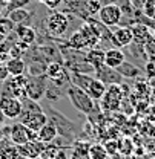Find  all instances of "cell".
Listing matches in <instances>:
<instances>
[{"instance_id": "1", "label": "cell", "mask_w": 155, "mask_h": 159, "mask_svg": "<svg viewBox=\"0 0 155 159\" xmlns=\"http://www.w3.org/2000/svg\"><path fill=\"white\" fill-rule=\"evenodd\" d=\"M66 93H68V98L71 101V104L77 109L78 112H81L85 115L92 113V110H94V99L88 95L86 90H83V89H80V87L69 83Z\"/></svg>"}, {"instance_id": "2", "label": "cell", "mask_w": 155, "mask_h": 159, "mask_svg": "<svg viewBox=\"0 0 155 159\" xmlns=\"http://www.w3.org/2000/svg\"><path fill=\"white\" fill-rule=\"evenodd\" d=\"M123 98H124V87H123V84H109L106 87L104 95L100 99L101 109L104 112H115V110L120 109Z\"/></svg>"}, {"instance_id": "3", "label": "cell", "mask_w": 155, "mask_h": 159, "mask_svg": "<svg viewBox=\"0 0 155 159\" xmlns=\"http://www.w3.org/2000/svg\"><path fill=\"white\" fill-rule=\"evenodd\" d=\"M46 29L48 32L56 37V39H60V37H65V34L68 32V28H69V20H68V16L61 11H52L48 14L46 17Z\"/></svg>"}, {"instance_id": "4", "label": "cell", "mask_w": 155, "mask_h": 159, "mask_svg": "<svg viewBox=\"0 0 155 159\" xmlns=\"http://www.w3.org/2000/svg\"><path fill=\"white\" fill-rule=\"evenodd\" d=\"M98 20L101 21L103 26L106 28H114L117 26L120 21H121V17H123V11L121 8L115 5V3H108V5H103L100 8L97 14Z\"/></svg>"}, {"instance_id": "5", "label": "cell", "mask_w": 155, "mask_h": 159, "mask_svg": "<svg viewBox=\"0 0 155 159\" xmlns=\"http://www.w3.org/2000/svg\"><path fill=\"white\" fill-rule=\"evenodd\" d=\"M8 138L12 144L20 145V144H25L28 141H36L37 139V132L28 129L25 124L22 122H16L9 127V132H8Z\"/></svg>"}, {"instance_id": "6", "label": "cell", "mask_w": 155, "mask_h": 159, "mask_svg": "<svg viewBox=\"0 0 155 159\" xmlns=\"http://www.w3.org/2000/svg\"><path fill=\"white\" fill-rule=\"evenodd\" d=\"M22 99L11 97V95H2L0 97V110L6 119H16L22 113Z\"/></svg>"}, {"instance_id": "7", "label": "cell", "mask_w": 155, "mask_h": 159, "mask_svg": "<svg viewBox=\"0 0 155 159\" xmlns=\"http://www.w3.org/2000/svg\"><path fill=\"white\" fill-rule=\"evenodd\" d=\"M6 83V90L9 92L11 97H16L19 99L26 98V84H28V77L23 75H9L8 78L5 80Z\"/></svg>"}, {"instance_id": "8", "label": "cell", "mask_w": 155, "mask_h": 159, "mask_svg": "<svg viewBox=\"0 0 155 159\" xmlns=\"http://www.w3.org/2000/svg\"><path fill=\"white\" fill-rule=\"evenodd\" d=\"M46 77L45 75H32L31 78H28V84H26V97L34 101H39L43 98L45 92H46Z\"/></svg>"}, {"instance_id": "9", "label": "cell", "mask_w": 155, "mask_h": 159, "mask_svg": "<svg viewBox=\"0 0 155 159\" xmlns=\"http://www.w3.org/2000/svg\"><path fill=\"white\" fill-rule=\"evenodd\" d=\"M109 39L115 48H128L134 41L132 29L131 26H114V31L109 35Z\"/></svg>"}, {"instance_id": "10", "label": "cell", "mask_w": 155, "mask_h": 159, "mask_svg": "<svg viewBox=\"0 0 155 159\" xmlns=\"http://www.w3.org/2000/svg\"><path fill=\"white\" fill-rule=\"evenodd\" d=\"M94 72H95V78H98L100 81H103L106 86H109V84H120V81L123 78V77L118 74L117 69H112V67H109V66H106V64L100 66Z\"/></svg>"}, {"instance_id": "11", "label": "cell", "mask_w": 155, "mask_h": 159, "mask_svg": "<svg viewBox=\"0 0 155 159\" xmlns=\"http://www.w3.org/2000/svg\"><path fill=\"white\" fill-rule=\"evenodd\" d=\"M46 77L54 81L56 84H60L63 80H69V74L66 72V67L58 63V61H51L48 66H46ZM71 81V80H69Z\"/></svg>"}, {"instance_id": "12", "label": "cell", "mask_w": 155, "mask_h": 159, "mask_svg": "<svg viewBox=\"0 0 155 159\" xmlns=\"http://www.w3.org/2000/svg\"><path fill=\"white\" fill-rule=\"evenodd\" d=\"M43 145H45V142H41V141H39V139H36V141H28V142H25V144L17 145L20 159L40 156V152H41Z\"/></svg>"}, {"instance_id": "13", "label": "cell", "mask_w": 155, "mask_h": 159, "mask_svg": "<svg viewBox=\"0 0 155 159\" xmlns=\"http://www.w3.org/2000/svg\"><path fill=\"white\" fill-rule=\"evenodd\" d=\"M126 61V54L120 49V48H111L108 51H104V64L112 67V69H117L121 63Z\"/></svg>"}, {"instance_id": "14", "label": "cell", "mask_w": 155, "mask_h": 159, "mask_svg": "<svg viewBox=\"0 0 155 159\" xmlns=\"http://www.w3.org/2000/svg\"><path fill=\"white\" fill-rule=\"evenodd\" d=\"M58 136V127L54 121H48L39 132H37V139L48 144V142H52L54 139Z\"/></svg>"}, {"instance_id": "15", "label": "cell", "mask_w": 155, "mask_h": 159, "mask_svg": "<svg viewBox=\"0 0 155 159\" xmlns=\"http://www.w3.org/2000/svg\"><path fill=\"white\" fill-rule=\"evenodd\" d=\"M132 29V35H134V41L132 43H137L138 46H143L148 39L152 35V31L149 29L148 25H143V23H134V26H131Z\"/></svg>"}, {"instance_id": "16", "label": "cell", "mask_w": 155, "mask_h": 159, "mask_svg": "<svg viewBox=\"0 0 155 159\" xmlns=\"http://www.w3.org/2000/svg\"><path fill=\"white\" fill-rule=\"evenodd\" d=\"M85 60H86V63L89 64V67H91L92 70H95L100 66L104 64V51H103V49H98L97 46H95V48H92V49H89V51L86 52Z\"/></svg>"}, {"instance_id": "17", "label": "cell", "mask_w": 155, "mask_h": 159, "mask_svg": "<svg viewBox=\"0 0 155 159\" xmlns=\"http://www.w3.org/2000/svg\"><path fill=\"white\" fill-rule=\"evenodd\" d=\"M16 35H17V40L25 43V44H32L36 39H37V32L34 28L28 26V25H19L16 28Z\"/></svg>"}, {"instance_id": "18", "label": "cell", "mask_w": 155, "mask_h": 159, "mask_svg": "<svg viewBox=\"0 0 155 159\" xmlns=\"http://www.w3.org/2000/svg\"><path fill=\"white\" fill-rule=\"evenodd\" d=\"M106 87H108V86H106L103 81H100L98 78L94 77V78L91 80V83H89L86 92H88V95L94 99V101H100L101 97L104 95V92H106Z\"/></svg>"}, {"instance_id": "19", "label": "cell", "mask_w": 155, "mask_h": 159, "mask_svg": "<svg viewBox=\"0 0 155 159\" xmlns=\"http://www.w3.org/2000/svg\"><path fill=\"white\" fill-rule=\"evenodd\" d=\"M89 142L88 141H75L69 159H91L89 158Z\"/></svg>"}, {"instance_id": "20", "label": "cell", "mask_w": 155, "mask_h": 159, "mask_svg": "<svg viewBox=\"0 0 155 159\" xmlns=\"http://www.w3.org/2000/svg\"><path fill=\"white\" fill-rule=\"evenodd\" d=\"M6 69H8V74L16 77V75H23L25 70H26V63L22 60V57L19 58H8L6 60Z\"/></svg>"}, {"instance_id": "21", "label": "cell", "mask_w": 155, "mask_h": 159, "mask_svg": "<svg viewBox=\"0 0 155 159\" xmlns=\"http://www.w3.org/2000/svg\"><path fill=\"white\" fill-rule=\"evenodd\" d=\"M65 150H61V147L57 144H52V142H48L43 145L41 152H40V158L41 159H60L61 153Z\"/></svg>"}, {"instance_id": "22", "label": "cell", "mask_w": 155, "mask_h": 159, "mask_svg": "<svg viewBox=\"0 0 155 159\" xmlns=\"http://www.w3.org/2000/svg\"><path fill=\"white\" fill-rule=\"evenodd\" d=\"M117 70H118V74H120L121 77H128V78H137V77L141 74V70L137 67L135 64H132V63H129V61L121 63V64L117 67Z\"/></svg>"}, {"instance_id": "23", "label": "cell", "mask_w": 155, "mask_h": 159, "mask_svg": "<svg viewBox=\"0 0 155 159\" xmlns=\"http://www.w3.org/2000/svg\"><path fill=\"white\" fill-rule=\"evenodd\" d=\"M81 8H83V17H94L97 16L101 5L100 0H81Z\"/></svg>"}, {"instance_id": "24", "label": "cell", "mask_w": 155, "mask_h": 159, "mask_svg": "<svg viewBox=\"0 0 155 159\" xmlns=\"http://www.w3.org/2000/svg\"><path fill=\"white\" fill-rule=\"evenodd\" d=\"M92 78H94V77H89V75L81 74V72H71V74H69L71 84L77 86V87L83 89V90H86V89H88V86H89V83H91V80Z\"/></svg>"}, {"instance_id": "25", "label": "cell", "mask_w": 155, "mask_h": 159, "mask_svg": "<svg viewBox=\"0 0 155 159\" xmlns=\"http://www.w3.org/2000/svg\"><path fill=\"white\" fill-rule=\"evenodd\" d=\"M0 159H20L17 145L12 144V142L5 144V145L0 148Z\"/></svg>"}, {"instance_id": "26", "label": "cell", "mask_w": 155, "mask_h": 159, "mask_svg": "<svg viewBox=\"0 0 155 159\" xmlns=\"http://www.w3.org/2000/svg\"><path fill=\"white\" fill-rule=\"evenodd\" d=\"M29 11L23 9V8H19V9H12L11 12H8V17L11 19V21L14 25H25L26 19L29 17Z\"/></svg>"}, {"instance_id": "27", "label": "cell", "mask_w": 155, "mask_h": 159, "mask_svg": "<svg viewBox=\"0 0 155 159\" xmlns=\"http://www.w3.org/2000/svg\"><path fill=\"white\" fill-rule=\"evenodd\" d=\"M108 156L109 155L104 148V144L95 142L89 145V158L91 159H108Z\"/></svg>"}, {"instance_id": "28", "label": "cell", "mask_w": 155, "mask_h": 159, "mask_svg": "<svg viewBox=\"0 0 155 159\" xmlns=\"http://www.w3.org/2000/svg\"><path fill=\"white\" fill-rule=\"evenodd\" d=\"M14 29V23L11 21L9 17L0 19V39H5L6 35H9Z\"/></svg>"}, {"instance_id": "29", "label": "cell", "mask_w": 155, "mask_h": 159, "mask_svg": "<svg viewBox=\"0 0 155 159\" xmlns=\"http://www.w3.org/2000/svg\"><path fill=\"white\" fill-rule=\"evenodd\" d=\"M141 12L151 20H155V0H144Z\"/></svg>"}, {"instance_id": "30", "label": "cell", "mask_w": 155, "mask_h": 159, "mask_svg": "<svg viewBox=\"0 0 155 159\" xmlns=\"http://www.w3.org/2000/svg\"><path fill=\"white\" fill-rule=\"evenodd\" d=\"M143 49H144V52L149 55V57H152L155 55V35H151L148 41L143 44Z\"/></svg>"}, {"instance_id": "31", "label": "cell", "mask_w": 155, "mask_h": 159, "mask_svg": "<svg viewBox=\"0 0 155 159\" xmlns=\"http://www.w3.org/2000/svg\"><path fill=\"white\" fill-rule=\"evenodd\" d=\"M144 70H146V74H148L149 78H155V55L148 58L146 66H144Z\"/></svg>"}, {"instance_id": "32", "label": "cell", "mask_w": 155, "mask_h": 159, "mask_svg": "<svg viewBox=\"0 0 155 159\" xmlns=\"http://www.w3.org/2000/svg\"><path fill=\"white\" fill-rule=\"evenodd\" d=\"M31 0H11L9 3H8V11L11 12L12 9H19V8H25L28 3H29Z\"/></svg>"}, {"instance_id": "33", "label": "cell", "mask_w": 155, "mask_h": 159, "mask_svg": "<svg viewBox=\"0 0 155 159\" xmlns=\"http://www.w3.org/2000/svg\"><path fill=\"white\" fill-rule=\"evenodd\" d=\"M104 148H106L108 155H117V153H118V142L109 139V141L104 144Z\"/></svg>"}, {"instance_id": "34", "label": "cell", "mask_w": 155, "mask_h": 159, "mask_svg": "<svg viewBox=\"0 0 155 159\" xmlns=\"http://www.w3.org/2000/svg\"><path fill=\"white\" fill-rule=\"evenodd\" d=\"M43 3H45L49 9H57L58 6L61 5V0H45Z\"/></svg>"}, {"instance_id": "35", "label": "cell", "mask_w": 155, "mask_h": 159, "mask_svg": "<svg viewBox=\"0 0 155 159\" xmlns=\"http://www.w3.org/2000/svg\"><path fill=\"white\" fill-rule=\"evenodd\" d=\"M9 77V74H8V69H6V64L3 63H0V81H5V80Z\"/></svg>"}, {"instance_id": "36", "label": "cell", "mask_w": 155, "mask_h": 159, "mask_svg": "<svg viewBox=\"0 0 155 159\" xmlns=\"http://www.w3.org/2000/svg\"><path fill=\"white\" fill-rule=\"evenodd\" d=\"M146 150L149 152V153H155V135L152 139H149L148 142H146Z\"/></svg>"}, {"instance_id": "37", "label": "cell", "mask_w": 155, "mask_h": 159, "mask_svg": "<svg viewBox=\"0 0 155 159\" xmlns=\"http://www.w3.org/2000/svg\"><path fill=\"white\" fill-rule=\"evenodd\" d=\"M5 115H3V113H2V110H0V127H2V125H3V122H5Z\"/></svg>"}, {"instance_id": "38", "label": "cell", "mask_w": 155, "mask_h": 159, "mask_svg": "<svg viewBox=\"0 0 155 159\" xmlns=\"http://www.w3.org/2000/svg\"><path fill=\"white\" fill-rule=\"evenodd\" d=\"M0 2H2V3H5V5H8V3H9L11 0H0Z\"/></svg>"}, {"instance_id": "39", "label": "cell", "mask_w": 155, "mask_h": 159, "mask_svg": "<svg viewBox=\"0 0 155 159\" xmlns=\"http://www.w3.org/2000/svg\"><path fill=\"white\" fill-rule=\"evenodd\" d=\"M23 159H41L40 156H34V158H23Z\"/></svg>"}, {"instance_id": "40", "label": "cell", "mask_w": 155, "mask_h": 159, "mask_svg": "<svg viewBox=\"0 0 155 159\" xmlns=\"http://www.w3.org/2000/svg\"><path fill=\"white\" fill-rule=\"evenodd\" d=\"M152 35H155V25L152 26Z\"/></svg>"}, {"instance_id": "41", "label": "cell", "mask_w": 155, "mask_h": 159, "mask_svg": "<svg viewBox=\"0 0 155 159\" xmlns=\"http://www.w3.org/2000/svg\"><path fill=\"white\" fill-rule=\"evenodd\" d=\"M39 2H41V3H43V2H45V0H39Z\"/></svg>"}, {"instance_id": "42", "label": "cell", "mask_w": 155, "mask_h": 159, "mask_svg": "<svg viewBox=\"0 0 155 159\" xmlns=\"http://www.w3.org/2000/svg\"><path fill=\"white\" fill-rule=\"evenodd\" d=\"M154 159H155V158H154Z\"/></svg>"}]
</instances>
